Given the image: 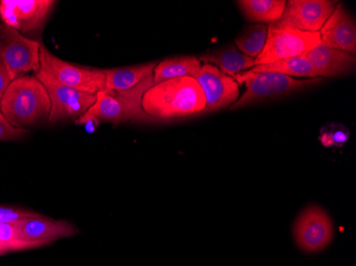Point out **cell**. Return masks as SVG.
Instances as JSON below:
<instances>
[{
  "label": "cell",
  "mask_w": 356,
  "mask_h": 266,
  "mask_svg": "<svg viewBox=\"0 0 356 266\" xmlns=\"http://www.w3.org/2000/svg\"><path fill=\"white\" fill-rule=\"evenodd\" d=\"M238 7L248 21L266 25L279 22L286 7L285 0H240Z\"/></svg>",
  "instance_id": "cell-17"
},
{
  "label": "cell",
  "mask_w": 356,
  "mask_h": 266,
  "mask_svg": "<svg viewBox=\"0 0 356 266\" xmlns=\"http://www.w3.org/2000/svg\"><path fill=\"white\" fill-rule=\"evenodd\" d=\"M201 62L193 56L167 58L158 63L154 69V85L176 78H194L201 69Z\"/></svg>",
  "instance_id": "cell-18"
},
{
  "label": "cell",
  "mask_w": 356,
  "mask_h": 266,
  "mask_svg": "<svg viewBox=\"0 0 356 266\" xmlns=\"http://www.w3.org/2000/svg\"><path fill=\"white\" fill-rule=\"evenodd\" d=\"M253 73H275L281 75L296 76V77L317 78L315 69L309 60L303 56L280 60L273 63L258 65L250 69Z\"/></svg>",
  "instance_id": "cell-20"
},
{
  "label": "cell",
  "mask_w": 356,
  "mask_h": 266,
  "mask_svg": "<svg viewBox=\"0 0 356 266\" xmlns=\"http://www.w3.org/2000/svg\"><path fill=\"white\" fill-rule=\"evenodd\" d=\"M321 43L346 53H356V25L345 6L338 3L319 31Z\"/></svg>",
  "instance_id": "cell-13"
},
{
  "label": "cell",
  "mask_w": 356,
  "mask_h": 266,
  "mask_svg": "<svg viewBox=\"0 0 356 266\" xmlns=\"http://www.w3.org/2000/svg\"><path fill=\"white\" fill-rule=\"evenodd\" d=\"M11 253L9 248L6 247V246L1 245L0 244V256L5 255V253Z\"/></svg>",
  "instance_id": "cell-28"
},
{
  "label": "cell",
  "mask_w": 356,
  "mask_h": 266,
  "mask_svg": "<svg viewBox=\"0 0 356 266\" xmlns=\"http://www.w3.org/2000/svg\"><path fill=\"white\" fill-rule=\"evenodd\" d=\"M14 225L25 241L35 244L38 247L78 235V229L73 224L67 221H56L42 215L26 217L16 222Z\"/></svg>",
  "instance_id": "cell-12"
},
{
  "label": "cell",
  "mask_w": 356,
  "mask_h": 266,
  "mask_svg": "<svg viewBox=\"0 0 356 266\" xmlns=\"http://www.w3.org/2000/svg\"><path fill=\"white\" fill-rule=\"evenodd\" d=\"M304 57L313 66L317 77H337L352 73L355 69V55L338 51L322 43L315 46Z\"/></svg>",
  "instance_id": "cell-14"
},
{
  "label": "cell",
  "mask_w": 356,
  "mask_h": 266,
  "mask_svg": "<svg viewBox=\"0 0 356 266\" xmlns=\"http://www.w3.org/2000/svg\"><path fill=\"white\" fill-rule=\"evenodd\" d=\"M11 79H10L9 73H8L6 66L3 65V61L0 60V97L3 96V92L10 85Z\"/></svg>",
  "instance_id": "cell-27"
},
{
  "label": "cell",
  "mask_w": 356,
  "mask_h": 266,
  "mask_svg": "<svg viewBox=\"0 0 356 266\" xmlns=\"http://www.w3.org/2000/svg\"><path fill=\"white\" fill-rule=\"evenodd\" d=\"M40 47L39 42L28 39L14 28L0 23V60L11 81L29 72H39Z\"/></svg>",
  "instance_id": "cell-6"
},
{
  "label": "cell",
  "mask_w": 356,
  "mask_h": 266,
  "mask_svg": "<svg viewBox=\"0 0 356 266\" xmlns=\"http://www.w3.org/2000/svg\"><path fill=\"white\" fill-rule=\"evenodd\" d=\"M0 244L9 248L11 251H26L38 248L35 244L25 241L19 235V230L14 224L0 225Z\"/></svg>",
  "instance_id": "cell-22"
},
{
  "label": "cell",
  "mask_w": 356,
  "mask_h": 266,
  "mask_svg": "<svg viewBox=\"0 0 356 266\" xmlns=\"http://www.w3.org/2000/svg\"><path fill=\"white\" fill-rule=\"evenodd\" d=\"M293 235L302 251L306 253L322 251L333 239L331 217L319 206H309L296 221Z\"/></svg>",
  "instance_id": "cell-10"
},
{
  "label": "cell",
  "mask_w": 356,
  "mask_h": 266,
  "mask_svg": "<svg viewBox=\"0 0 356 266\" xmlns=\"http://www.w3.org/2000/svg\"><path fill=\"white\" fill-rule=\"evenodd\" d=\"M0 17L3 23L9 27L19 31V21L16 19L15 11H14L13 0H1L0 1Z\"/></svg>",
  "instance_id": "cell-26"
},
{
  "label": "cell",
  "mask_w": 356,
  "mask_h": 266,
  "mask_svg": "<svg viewBox=\"0 0 356 266\" xmlns=\"http://www.w3.org/2000/svg\"><path fill=\"white\" fill-rule=\"evenodd\" d=\"M233 78L239 85L245 83L247 90L245 94L229 107L232 111L259 103L267 98L282 97L295 92L309 89L323 81V78L321 77L297 80L281 74L253 73L251 71L242 72Z\"/></svg>",
  "instance_id": "cell-4"
},
{
  "label": "cell",
  "mask_w": 356,
  "mask_h": 266,
  "mask_svg": "<svg viewBox=\"0 0 356 266\" xmlns=\"http://www.w3.org/2000/svg\"><path fill=\"white\" fill-rule=\"evenodd\" d=\"M51 99L37 77L22 76L10 82L0 99V112L15 128L35 126L47 119Z\"/></svg>",
  "instance_id": "cell-2"
},
{
  "label": "cell",
  "mask_w": 356,
  "mask_h": 266,
  "mask_svg": "<svg viewBox=\"0 0 356 266\" xmlns=\"http://www.w3.org/2000/svg\"><path fill=\"white\" fill-rule=\"evenodd\" d=\"M0 99H1V97H0Z\"/></svg>",
  "instance_id": "cell-29"
},
{
  "label": "cell",
  "mask_w": 356,
  "mask_h": 266,
  "mask_svg": "<svg viewBox=\"0 0 356 266\" xmlns=\"http://www.w3.org/2000/svg\"><path fill=\"white\" fill-rule=\"evenodd\" d=\"M40 215L35 212L29 210L21 209V208L5 207L0 206V225L1 224H14L26 217H35Z\"/></svg>",
  "instance_id": "cell-24"
},
{
  "label": "cell",
  "mask_w": 356,
  "mask_h": 266,
  "mask_svg": "<svg viewBox=\"0 0 356 266\" xmlns=\"http://www.w3.org/2000/svg\"><path fill=\"white\" fill-rule=\"evenodd\" d=\"M28 131L23 128H15L10 125L5 116L0 112V142L16 141L23 139Z\"/></svg>",
  "instance_id": "cell-25"
},
{
  "label": "cell",
  "mask_w": 356,
  "mask_h": 266,
  "mask_svg": "<svg viewBox=\"0 0 356 266\" xmlns=\"http://www.w3.org/2000/svg\"><path fill=\"white\" fill-rule=\"evenodd\" d=\"M157 64H141V65L128 66L121 69H105L106 88L107 90L115 91H124L131 89L139 85L140 82L153 74L154 69Z\"/></svg>",
  "instance_id": "cell-19"
},
{
  "label": "cell",
  "mask_w": 356,
  "mask_h": 266,
  "mask_svg": "<svg viewBox=\"0 0 356 266\" xmlns=\"http://www.w3.org/2000/svg\"><path fill=\"white\" fill-rule=\"evenodd\" d=\"M35 77L43 83L51 99V113L48 123L56 124L65 119H79L95 103L96 95L64 87L42 72Z\"/></svg>",
  "instance_id": "cell-8"
},
{
  "label": "cell",
  "mask_w": 356,
  "mask_h": 266,
  "mask_svg": "<svg viewBox=\"0 0 356 266\" xmlns=\"http://www.w3.org/2000/svg\"><path fill=\"white\" fill-rule=\"evenodd\" d=\"M39 71L64 87L93 95L106 88L105 69H89L64 61L53 55L43 44L40 47Z\"/></svg>",
  "instance_id": "cell-5"
},
{
  "label": "cell",
  "mask_w": 356,
  "mask_h": 266,
  "mask_svg": "<svg viewBox=\"0 0 356 266\" xmlns=\"http://www.w3.org/2000/svg\"><path fill=\"white\" fill-rule=\"evenodd\" d=\"M321 43L319 32L298 31L270 25L265 47L255 59V66L273 63L280 60L300 57Z\"/></svg>",
  "instance_id": "cell-7"
},
{
  "label": "cell",
  "mask_w": 356,
  "mask_h": 266,
  "mask_svg": "<svg viewBox=\"0 0 356 266\" xmlns=\"http://www.w3.org/2000/svg\"><path fill=\"white\" fill-rule=\"evenodd\" d=\"M268 37V27L261 24L250 26L235 40L239 53L256 59L265 47Z\"/></svg>",
  "instance_id": "cell-21"
},
{
  "label": "cell",
  "mask_w": 356,
  "mask_h": 266,
  "mask_svg": "<svg viewBox=\"0 0 356 266\" xmlns=\"http://www.w3.org/2000/svg\"><path fill=\"white\" fill-rule=\"evenodd\" d=\"M320 142L325 147H343L350 140V130L341 124H329L320 132Z\"/></svg>",
  "instance_id": "cell-23"
},
{
  "label": "cell",
  "mask_w": 356,
  "mask_h": 266,
  "mask_svg": "<svg viewBox=\"0 0 356 266\" xmlns=\"http://www.w3.org/2000/svg\"><path fill=\"white\" fill-rule=\"evenodd\" d=\"M153 85L154 76L151 74L131 89L124 91L103 90L96 94L95 103L76 121V124L81 125L92 121L122 124L131 119H144L145 114L142 110V98Z\"/></svg>",
  "instance_id": "cell-3"
},
{
  "label": "cell",
  "mask_w": 356,
  "mask_h": 266,
  "mask_svg": "<svg viewBox=\"0 0 356 266\" xmlns=\"http://www.w3.org/2000/svg\"><path fill=\"white\" fill-rule=\"evenodd\" d=\"M331 0H289L275 27L316 33L319 32L335 8Z\"/></svg>",
  "instance_id": "cell-9"
},
{
  "label": "cell",
  "mask_w": 356,
  "mask_h": 266,
  "mask_svg": "<svg viewBox=\"0 0 356 266\" xmlns=\"http://www.w3.org/2000/svg\"><path fill=\"white\" fill-rule=\"evenodd\" d=\"M197 59L201 63L216 66L222 73L231 77L255 67V59L242 55L233 44L209 51Z\"/></svg>",
  "instance_id": "cell-16"
},
{
  "label": "cell",
  "mask_w": 356,
  "mask_h": 266,
  "mask_svg": "<svg viewBox=\"0 0 356 266\" xmlns=\"http://www.w3.org/2000/svg\"><path fill=\"white\" fill-rule=\"evenodd\" d=\"M55 5L51 0H13L19 31L32 33L41 30Z\"/></svg>",
  "instance_id": "cell-15"
},
{
  "label": "cell",
  "mask_w": 356,
  "mask_h": 266,
  "mask_svg": "<svg viewBox=\"0 0 356 266\" xmlns=\"http://www.w3.org/2000/svg\"><path fill=\"white\" fill-rule=\"evenodd\" d=\"M141 106L152 119L169 121L201 114L206 103L197 80L183 77L154 85L144 94Z\"/></svg>",
  "instance_id": "cell-1"
},
{
  "label": "cell",
  "mask_w": 356,
  "mask_h": 266,
  "mask_svg": "<svg viewBox=\"0 0 356 266\" xmlns=\"http://www.w3.org/2000/svg\"><path fill=\"white\" fill-rule=\"evenodd\" d=\"M194 79L205 97V109L201 114L218 111L238 101L240 85L233 77L222 73L216 66L204 64Z\"/></svg>",
  "instance_id": "cell-11"
}]
</instances>
